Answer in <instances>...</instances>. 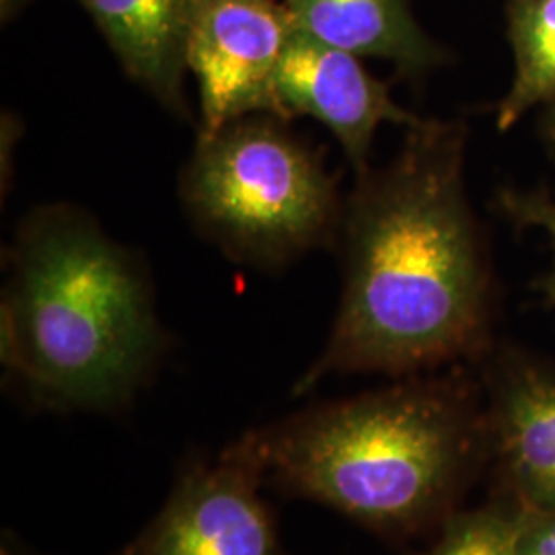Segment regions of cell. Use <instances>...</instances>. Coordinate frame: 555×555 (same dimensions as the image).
Returning a JSON list of instances; mask_svg holds the SVG:
<instances>
[{"label":"cell","instance_id":"cell-15","mask_svg":"<svg viewBox=\"0 0 555 555\" xmlns=\"http://www.w3.org/2000/svg\"><path fill=\"white\" fill-rule=\"evenodd\" d=\"M537 137L550 159L555 160V100L539 109L537 118Z\"/></svg>","mask_w":555,"mask_h":555},{"label":"cell","instance_id":"cell-13","mask_svg":"<svg viewBox=\"0 0 555 555\" xmlns=\"http://www.w3.org/2000/svg\"><path fill=\"white\" fill-rule=\"evenodd\" d=\"M496 210L513 227L539 231L552 251V266L539 286L555 307V196L545 185L535 188H502L496 194Z\"/></svg>","mask_w":555,"mask_h":555},{"label":"cell","instance_id":"cell-12","mask_svg":"<svg viewBox=\"0 0 555 555\" xmlns=\"http://www.w3.org/2000/svg\"><path fill=\"white\" fill-rule=\"evenodd\" d=\"M527 522L500 513L456 516L428 555H520Z\"/></svg>","mask_w":555,"mask_h":555},{"label":"cell","instance_id":"cell-16","mask_svg":"<svg viewBox=\"0 0 555 555\" xmlns=\"http://www.w3.org/2000/svg\"><path fill=\"white\" fill-rule=\"evenodd\" d=\"M4 555H7V554H4Z\"/></svg>","mask_w":555,"mask_h":555},{"label":"cell","instance_id":"cell-4","mask_svg":"<svg viewBox=\"0 0 555 555\" xmlns=\"http://www.w3.org/2000/svg\"><path fill=\"white\" fill-rule=\"evenodd\" d=\"M179 196L194 227L227 258L266 272L334 249L346 198L325 157L272 114L198 134Z\"/></svg>","mask_w":555,"mask_h":555},{"label":"cell","instance_id":"cell-7","mask_svg":"<svg viewBox=\"0 0 555 555\" xmlns=\"http://www.w3.org/2000/svg\"><path fill=\"white\" fill-rule=\"evenodd\" d=\"M261 476L238 444L217 465L190 472L130 555H282L258 496Z\"/></svg>","mask_w":555,"mask_h":555},{"label":"cell","instance_id":"cell-6","mask_svg":"<svg viewBox=\"0 0 555 555\" xmlns=\"http://www.w3.org/2000/svg\"><path fill=\"white\" fill-rule=\"evenodd\" d=\"M280 118L321 121L339 142L354 176L366 171L377 130L391 121L410 128L422 116L403 109L391 85L373 77L358 56L315 40L295 25L274 79Z\"/></svg>","mask_w":555,"mask_h":555},{"label":"cell","instance_id":"cell-10","mask_svg":"<svg viewBox=\"0 0 555 555\" xmlns=\"http://www.w3.org/2000/svg\"><path fill=\"white\" fill-rule=\"evenodd\" d=\"M496 391L513 469L539 504L555 511V371L508 354L498 362Z\"/></svg>","mask_w":555,"mask_h":555},{"label":"cell","instance_id":"cell-14","mask_svg":"<svg viewBox=\"0 0 555 555\" xmlns=\"http://www.w3.org/2000/svg\"><path fill=\"white\" fill-rule=\"evenodd\" d=\"M520 555H555V511L527 522Z\"/></svg>","mask_w":555,"mask_h":555},{"label":"cell","instance_id":"cell-2","mask_svg":"<svg viewBox=\"0 0 555 555\" xmlns=\"http://www.w3.org/2000/svg\"><path fill=\"white\" fill-rule=\"evenodd\" d=\"M0 357L59 408L105 410L132 396L159 357V321L140 259L68 204L36 208L7 251Z\"/></svg>","mask_w":555,"mask_h":555},{"label":"cell","instance_id":"cell-3","mask_svg":"<svg viewBox=\"0 0 555 555\" xmlns=\"http://www.w3.org/2000/svg\"><path fill=\"white\" fill-rule=\"evenodd\" d=\"M237 444L288 492L401 531L451 492L467 447V399L455 380H412L319 405Z\"/></svg>","mask_w":555,"mask_h":555},{"label":"cell","instance_id":"cell-1","mask_svg":"<svg viewBox=\"0 0 555 555\" xmlns=\"http://www.w3.org/2000/svg\"><path fill=\"white\" fill-rule=\"evenodd\" d=\"M467 142L465 121L422 118L393 159L354 176L334 247L336 323L295 396L330 375H408L483 350L494 266L467 192Z\"/></svg>","mask_w":555,"mask_h":555},{"label":"cell","instance_id":"cell-9","mask_svg":"<svg viewBox=\"0 0 555 555\" xmlns=\"http://www.w3.org/2000/svg\"><path fill=\"white\" fill-rule=\"evenodd\" d=\"M300 31L358 59L387 60L397 75L422 80L449 62L412 13V0H282Z\"/></svg>","mask_w":555,"mask_h":555},{"label":"cell","instance_id":"cell-11","mask_svg":"<svg viewBox=\"0 0 555 555\" xmlns=\"http://www.w3.org/2000/svg\"><path fill=\"white\" fill-rule=\"evenodd\" d=\"M504 15L515 73L496 105L500 134L555 100V0H506Z\"/></svg>","mask_w":555,"mask_h":555},{"label":"cell","instance_id":"cell-8","mask_svg":"<svg viewBox=\"0 0 555 555\" xmlns=\"http://www.w3.org/2000/svg\"><path fill=\"white\" fill-rule=\"evenodd\" d=\"M124 73L179 118L192 119L183 77L194 0H79Z\"/></svg>","mask_w":555,"mask_h":555},{"label":"cell","instance_id":"cell-5","mask_svg":"<svg viewBox=\"0 0 555 555\" xmlns=\"http://www.w3.org/2000/svg\"><path fill=\"white\" fill-rule=\"evenodd\" d=\"M293 31L280 0H194L188 70L198 82V134L251 114L280 118L274 79Z\"/></svg>","mask_w":555,"mask_h":555}]
</instances>
